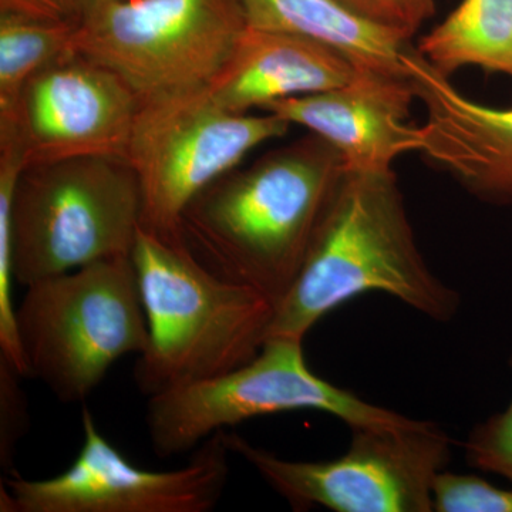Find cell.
<instances>
[{
	"mask_svg": "<svg viewBox=\"0 0 512 512\" xmlns=\"http://www.w3.org/2000/svg\"><path fill=\"white\" fill-rule=\"evenodd\" d=\"M343 170L338 151L309 133L202 190L181 217V242L212 274L276 308L298 278Z\"/></svg>",
	"mask_w": 512,
	"mask_h": 512,
	"instance_id": "1",
	"label": "cell"
},
{
	"mask_svg": "<svg viewBox=\"0 0 512 512\" xmlns=\"http://www.w3.org/2000/svg\"><path fill=\"white\" fill-rule=\"evenodd\" d=\"M369 292L443 323L461 303L424 261L394 171L343 170L268 338L303 340L333 309Z\"/></svg>",
	"mask_w": 512,
	"mask_h": 512,
	"instance_id": "2",
	"label": "cell"
},
{
	"mask_svg": "<svg viewBox=\"0 0 512 512\" xmlns=\"http://www.w3.org/2000/svg\"><path fill=\"white\" fill-rule=\"evenodd\" d=\"M148 322L134 379L147 397L247 365L268 339L275 305L208 271L181 241L140 228L133 254Z\"/></svg>",
	"mask_w": 512,
	"mask_h": 512,
	"instance_id": "3",
	"label": "cell"
},
{
	"mask_svg": "<svg viewBox=\"0 0 512 512\" xmlns=\"http://www.w3.org/2000/svg\"><path fill=\"white\" fill-rule=\"evenodd\" d=\"M16 325L26 377L62 403H83L121 357L140 356L148 322L131 256L103 259L26 286Z\"/></svg>",
	"mask_w": 512,
	"mask_h": 512,
	"instance_id": "4",
	"label": "cell"
},
{
	"mask_svg": "<svg viewBox=\"0 0 512 512\" xmlns=\"http://www.w3.org/2000/svg\"><path fill=\"white\" fill-rule=\"evenodd\" d=\"M141 220L140 181L124 158L26 165L12 201L15 281L29 286L103 259L131 256Z\"/></svg>",
	"mask_w": 512,
	"mask_h": 512,
	"instance_id": "5",
	"label": "cell"
},
{
	"mask_svg": "<svg viewBox=\"0 0 512 512\" xmlns=\"http://www.w3.org/2000/svg\"><path fill=\"white\" fill-rule=\"evenodd\" d=\"M247 28L239 0H116L84 13L73 49L146 104L208 90Z\"/></svg>",
	"mask_w": 512,
	"mask_h": 512,
	"instance_id": "6",
	"label": "cell"
},
{
	"mask_svg": "<svg viewBox=\"0 0 512 512\" xmlns=\"http://www.w3.org/2000/svg\"><path fill=\"white\" fill-rule=\"evenodd\" d=\"M318 410L359 427H402L414 419L360 399L312 372L303 340L274 336L261 352L225 375L148 397L154 453L180 456L242 421L289 410Z\"/></svg>",
	"mask_w": 512,
	"mask_h": 512,
	"instance_id": "7",
	"label": "cell"
},
{
	"mask_svg": "<svg viewBox=\"0 0 512 512\" xmlns=\"http://www.w3.org/2000/svg\"><path fill=\"white\" fill-rule=\"evenodd\" d=\"M345 454L292 461L224 431L231 453L244 458L295 510L431 512L433 483L451 457L450 437L431 421L402 427H359Z\"/></svg>",
	"mask_w": 512,
	"mask_h": 512,
	"instance_id": "8",
	"label": "cell"
},
{
	"mask_svg": "<svg viewBox=\"0 0 512 512\" xmlns=\"http://www.w3.org/2000/svg\"><path fill=\"white\" fill-rule=\"evenodd\" d=\"M289 128L275 114L222 109L208 90L140 104L127 161L143 195L141 228L181 241L187 205L254 148L286 136Z\"/></svg>",
	"mask_w": 512,
	"mask_h": 512,
	"instance_id": "9",
	"label": "cell"
},
{
	"mask_svg": "<svg viewBox=\"0 0 512 512\" xmlns=\"http://www.w3.org/2000/svg\"><path fill=\"white\" fill-rule=\"evenodd\" d=\"M83 444L72 466L47 480L9 474L0 485L2 512H210L229 476L224 430L195 448L187 466L150 471L127 460L82 412Z\"/></svg>",
	"mask_w": 512,
	"mask_h": 512,
	"instance_id": "10",
	"label": "cell"
},
{
	"mask_svg": "<svg viewBox=\"0 0 512 512\" xmlns=\"http://www.w3.org/2000/svg\"><path fill=\"white\" fill-rule=\"evenodd\" d=\"M140 100L106 66L69 50L30 77L12 124L26 165L83 157L127 160Z\"/></svg>",
	"mask_w": 512,
	"mask_h": 512,
	"instance_id": "11",
	"label": "cell"
},
{
	"mask_svg": "<svg viewBox=\"0 0 512 512\" xmlns=\"http://www.w3.org/2000/svg\"><path fill=\"white\" fill-rule=\"evenodd\" d=\"M414 97L409 74L357 67L343 86L278 101L262 113L325 140L338 151L345 170H392L397 158L421 150L420 127L407 123Z\"/></svg>",
	"mask_w": 512,
	"mask_h": 512,
	"instance_id": "12",
	"label": "cell"
},
{
	"mask_svg": "<svg viewBox=\"0 0 512 512\" xmlns=\"http://www.w3.org/2000/svg\"><path fill=\"white\" fill-rule=\"evenodd\" d=\"M403 62L426 109L420 153L474 197L511 205L512 109H494L468 99L413 47H407Z\"/></svg>",
	"mask_w": 512,
	"mask_h": 512,
	"instance_id": "13",
	"label": "cell"
},
{
	"mask_svg": "<svg viewBox=\"0 0 512 512\" xmlns=\"http://www.w3.org/2000/svg\"><path fill=\"white\" fill-rule=\"evenodd\" d=\"M356 72V64L332 47L248 26L208 93L222 109L247 114L343 86Z\"/></svg>",
	"mask_w": 512,
	"mask_h": 512,
	"instance_id": "14",
	"label": "cell"
},
{
	"mask_svg": "<svg viewBox=\"0 0 512 512\" xmlns=\"http://www.w3.org/2000/svg\"><path fill=\"white\" fill-rule=\"evenodd\" d=\"M249 28L289 33L338 50L357 67L407 76L403 57L410 40L390 32L338 0H239Z\"/></svg>",
	"mask_w": 512,
	"mask_h": 512,
	"instance_id": "15",
	"label": "cell"
},
{
	"mask_svg": "<svg viewBox=\"0 0 512 512\" xmlns=\"http://www.w3.org/2000/svg\"><path fill=\"white\" fill-rule=\"evenodd\" d=\"M416 50L448 77L476 66L512 80V0H463Z\"/></svg>",
	"mask_w": 512,
	"mask_h": 512,
	"instance_id": "16",
	"label": "cell"
},
{
	"mask_svg": "<svg viewBox=\"0 0 512 512\" xmlns=\"http://www.w3.org/2000/svg\"><path fill=\"white\" fill-rule=\"evenodd\" d=\"M79 23L0 12V117H8L30 77L73 49Z\"/></svg>",
	"mask_w": 512,
	"mask_h": 512,
	"instance_id": "17",
	"label": "cell"
},
{
	"mask_svg": "<svg viewBox=\"0 0 512 512\" xmlns=\"http://www.w3.org/2000/svg\"><path fill=\"white\" fill-rule=\"evenodd\" d=\"M23 167L25 161L15 131L8 124H0V357L26 377L12 298V201Z\"/></svg>",
	"mask_w": 512,
	"mask_h": 512,
	"instance_id": "18",
	"label": "cell"
},
{
	"mask_svg": "<svg viewBox=\"0 0 512 512\" xmlns=\"http://www.w3.org/2000/svg\"><path fill=\"white\" fill-rule=\"evenodd\" d=\"M433 511L512 512V490L495 487L471 474L440 471L434 478Z\"/></svg>",
	"mask_w": 512,
	"mask_h": 512,
	"instance_id": "19",
	"label": "cell"
},
{
	"mask_svg": "<svg viewBox=\"0 0 512 512\" xmlns=\"http://www.w3.org/2000/svg\"><path fill=\"white\" fill-rule=\"evenodd\" d=\"M464 448L471 466L504 477L512 484V402L504 412L477 424L468 434Z\"/></svg>",
	"mask_w": 512,
	"mask_h": 512,
	"instance_id": "20",
	"label": "cell"
},
{
	"mask_svg": "<svg viewBox=\"0 0 512 512\" xmlns=\"http://www.w3.org/2000/svg\"><path fill=\"white\" fill-rule=\"evenodd\" d=\"M20 377L18 369L0 357V466L5 476L15 474V447L28 430V402Z\"/></svg>",
	"mask_w": 512,
	"mask_h": 512,
	"instance_id": "21",
	"label": "cell"
},
{
	"mask_svg": "<svg viewBox=\"0 0 512 512\" xmlns=\"http://www.w3.org/2000/svg\"><path fill=\"white\" fill-rule=\"evenodd\" d=\"M359 18L410 40L434 15V0H338Z\"/></svg>",
	"mask_w": 512,
	"mask_h": 512,
	"instance_id": "22",
	"label": "cell"
},
{
	"mask_svg": "<svg viewBox=\"0 0 512 512\" xmlns=\"http://www.w3.org/2000/svg\"><path fill=\"white\" fill-rule=\"evenodd\" d=\"M0 12L52 22L80 23L82 0H0Z\"/></svg>",
	"mask_w": 512,
	"mask_h": 512,
	"instance_id": "23",
	"label": "cell"
},
{
	"mask_svg": "<svg viewBox=\"0 0 512 512\" xmlns=\"http://www.w3.org/2000/svg\"><path fill=\"white\" fill-rule=\"evenodd\" d=\"M109 2H116V0H82L83 15L84 13L89 12V10L97 8V6L104 5V3Z\"/></svg>",
	"mask_w": 512,
	"mask_h": 512,
	"instance_id": "24",
	"label": "cell"
}]
</instances>
